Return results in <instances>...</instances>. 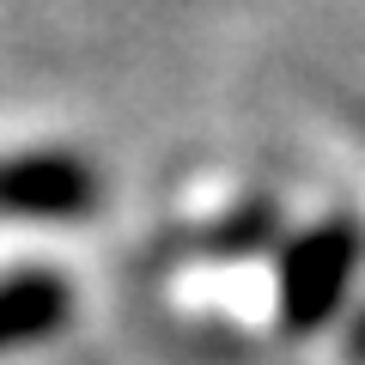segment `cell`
Listing matches in <instances>:
<instances>
[{
    "mask_svg": "<svg viewBox=\"0 0 365 365\" xmlns=\"http://www.w3.org/2000/svg\"><path fill=\"white\" fill-rule=\"evenodd\" d=\"M98 207V177L67 153H19L0 158V213L13 220H79Z\"/></svg>",
    "mask_w": 365,
    "mask_h": 365,
    "instance_id": "1",
    "label": "cell"
},
{
    "mask_svg": "<svg viewBox=\"0 0 365 365\" xmlns=\"http://www.w3.org/2000/svg\"><path fill=\"white\" fill-rule=\"evenodd\" d=\"M347 237L341 232H317V237H299V250L287 256V268H280V299H287V317L299 329L323 323L329 311H335L341 287H347Z\"/></svg>",
    "mask_w": 365,
    "mask_h": 365,
    "instance_id": "2",
    "label": "cell"
},
{
    "mask_svg": "<svg viewBox=\"0 0 365 365\" xmlns=\"http://www.w3.org/2000/svg\"><path fill=\"white\" fill-rule=\"evenodd\" d=\"M67 280L49 268H25V274H6L0 280V353H19V347H37L49 341L55 329L67 323Z\"/></svg>",
    "mask_w": 365,
    "mask_h": 365,
    "instance_id": "3",
    "label": "cell"
}]
</instances>
